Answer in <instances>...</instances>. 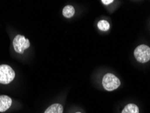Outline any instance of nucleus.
<instances>
[{
    "label": "nucleus",
    "mask_w": 150,
    "mask_h": 113,
    "mask_svg": "<svg viewBox=\"0 0 150 113\" xmlns=\"http://www.w3.org/2000/svg\"><path fill=\"white\" fill-rule=\"evenodd\" d=\"M15 75L16 73L10 66L0 65V83L4 85L10 83L14 79Z\"/></svg>",
    "instance_id": "nucleus-2"
},
{
    "label": "nucleus",
    "mask_w": 150,
    "mask_h": 113,
    "mask_svg": "<svg viewBox=\"0 0 150 113\" xmlns=\"http://www.w3.org/2000/svg\"><path fill=\"white\" fill-rule=\"evenodd\" d=\"M44 113H63V106L60 104H54L49 106Z\"/></svg>",
    "instance_id": "nucleus-6"
},
{
    "label": "nucleus",
    "mask_w": 150,
    "mask_h": 113,
    "mask_svg": "<svg viewBox=\"0 0 150 113\" xmlns=\"http://www.w3.org/2000/svg\"><path fill=\"white\" fill-rule=\"evenodd\" d=\"M102 4H104V5H109V4L113 3L114 0H102L101 1Z\"/></svg>",
    "instance_id": "nucleus-10"
},
{
    "label": "nucleus",
    "mask_w": 150,
    "mask_h": 113,
    "mask_svg": "<svg viewBox=\"0 0 150 113\" xmlns=\"http://www.w3.org/2000/svg\"><path fill=\"white\" fill-rule=\"evenodd\" d=\"M75 14L74 8L72 6L68 5L65 6L62 10V14L67 18H70L74 16Z\"/></svg>",
    "instance_id": "nucleus-7"
},
{
    "label": "nucleus",
    "mask_w": 150,
    "mask_h": 113,
    "mask_svg": "<svg viewBox=\"0 0 150 113\" xmlns=\"http://www.w3.org/2000/svg\"><path fill=\"white\" fill-rule=\"evenodd\" d=\"M120 81L116 75L112 73H106L102 79V85L108 92L116 90L120 87Z\"/></svg>",
    "instance_id": "nucleus-1"
},
{
    "label": "nucleus",
    "mask_w": 150,
    "mask_h": 113,
    "mask_svg": "<svg viewBox=\"0 0 150 113\" xmlns=\"http://www.w3.org/2000/svg\"><path fill=\"white\" fill-rule=\"evenodd\" d=\"M12 99L8 96H0V112H5L10 108L12 105Z\"/></svg>",
    "instance_id": "nucleus-5"
},
{
    "label": "nucleus",
    "mask_w": 150,
    "mask_h": 113,
    "mask_svg": "<svg viewBox=\"0 0 150 113\" xmlns=\"http://www.w3.org/2000/svg\"><path fill=\"white\" fill-rule=\"evenodd\" d=\"M122 113H139V109L134 104H129L125 106L124 109L122 110Z\"/></svg>",
    "instance_id": "nucleus-8"
},
{
    "label": "nucleus",
    "mask_w": 150,
    "mask_h": 113,
    "mask_svg": "<svg viewBox=\"0 0 150 113\" xmlns=\"http://www.w3.org/2000/svg\"><path fill=\"white\" fill-rule=\"evenodd\" d=\"M30 41L24 35H18L13 40V47L16 52L23 54L25 50L30 47Z\"/></svg>",
    "instance_id": "nucleus-4"
},
{
    "label": "nucleus",
    "mask_w": 150,
    "mask_h": 113,
    "mask_svg": "<svg viewBox=\"0 0 150 113\" xmlns=\"http://www.w3.org/2000/svg\"><path fill=\"white\" fill-rule=\"evenodd\" d=\"M98 27L100 31H107L110 28V24L105 20H101L98 22Z\"/></svg>",
    "instance_id": "nucleus-9"
},
{
    "label": "nucleus",
    "mask_w": 150,
    "mask_h": 113,
    "mask_svg": "<svg viewBox=\"0 0 150 113\" xmlns=\"http://www.w3.org/2000/svg\"><path fill=\"white\" fill-rule=\"evenodd\" d=\"M134 56L139 63H147L150 60V48L144 44L137 46L134 51Z\"/></svg>",
    "instance_id": "nucleus-3"
},
{
    "label": "nucleus",
    "mask_w": 150,
    "mask_h": 113,
    "mask_svg": "<svg viewBox=\"0 0 150 113\" xmlns=\"http://www.w3.org/2000/svg\"><path fill=\"white\" fill-rule=\"evenodd\" d=\"M76 113H81V112H76Z\"/></svg>",
    "instance_id": "nucleus-11"
}]
</instances>
